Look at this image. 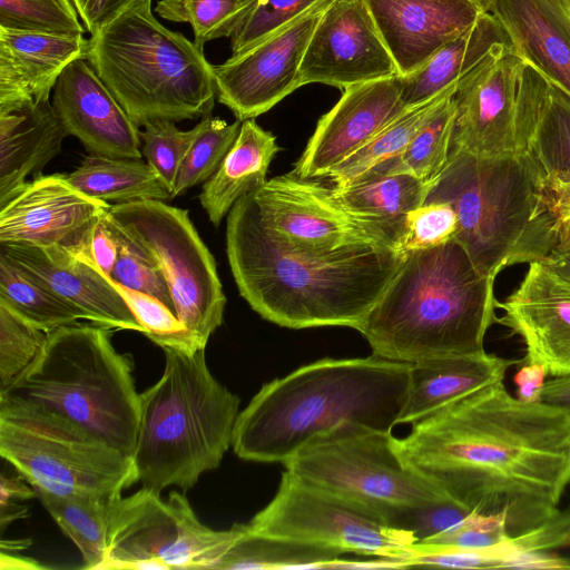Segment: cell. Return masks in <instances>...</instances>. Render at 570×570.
<instances>
[{
	"mask_svg": "<svg viewBox=\"0 0 570 570\" xmlns=\"http://www.w3.org/2000/svg\"><path fill=\"white\" fill-rule=\"evenodd\" d=\"M1 527L4 528L7 522L12 519L19 518L23 513L20 510H26L24 507L16 504L17 500H26L36 497V491L31 487H27L18 478L1 476Z\"/></svg>",
	"mask_w": 570,
	"mask_h": 570,
	"instance_id": "cell-55",
	"label": "cell"
},
{
	"mask_svg": "<svg viewBox=\"0 0 570 570\" xmlns=\"http://www.w3.org/2000/svg\"><path fill=\"white\" fill-rule=\"evenodd\" d=\"M399 76L364 0H333L304 52L298 82L350 86Z\"/></svg>",
	"mask_w": 570,
	"mask_h": 570,
	"instance_id": "cell-17",
	"label": "cell"
},
{
	"mask_svg": "<svg viewBox=\"0 0 570 570\" xmlns=\"http://www.w3.org/2000/svg\"><path fill=\"white\" fill-rule=\"evenodd\" d=\"M327 1L330 0H256L230 37L232 56L272 37Z\"/></svg>",
	"mask_w": 570,
	"mask_h": 570,
	"instance_id": "cell-43",
	"label": "cell"
},
{
	"mask_svg": "<svg viewBox=\"0 0 570 570\" xmlns=\"http://www.w3.org/2000/svg\"><path fill=\"white\" fill-rule=\"evenodd\" d=\"M497 322L521 337L525 363L542 365L552 377L570 376V275L547 261L528 271L502 302Z\"/></svg>",
	"mask_w": 570,
	"mask_h": 570,
	"instance_id": "cell-19",
	"label": "cell"
},
{
	"mask_svg": "<svg viewBox=\"0 0 570 570\" xmlns=\"http://www.w3.org/2000/svg\"><path fill=\"white\" fill-rule=\"evenodd\" d=\"M0 454L35 489L114 501L138 481L134 459L37 404L0 396Z\"/></svg>",
	"mask_w": 570,
	"mask_h": 570,
	"instance_id": "cell-9",
	"label": "cell"
},
{
	"mask_svg": "<svg viewBox=\"0 0 570 570\" xmlns=\"http://www.w3.org/2000/svg\"><path fill=\"white\" fill-rule=\"evenodd\" d=\"M36 497L50 513L58 527L77 546L81 553L82 567L100 570L107 548L110 504L94 497L56 495L35 490Z\"/></svg>",
	"mask_w": 570,
	"mask_h": 570,
	"instance_id": "cell-34",
	"label": "cell"
},
{
	"mask_svg": "<svg viewBox=\"0 0 570 570\" xmlns=\"http://www.w3.org/2000/svg\"><path fill=\"white\" fill-rule=\"evenodd\" d=\"M475 512L456 500H449L433 505L400 512L394 525L411 531L422 541L441 534L465 521Z\"/></svg>",
	"mask_w": 570,
	"mask_h": 570,
	"instance_id": "cell-48",
	"label": "cell"
},
{
	"mask_svg": "<svg viewBox=\"0 0 570 570\" xmlns=\"http://www.w3.org/2000/svg\"><path fill=\"white\" fill-rule=\"evenodd\" d=\"M330 0L246 51L213 65L217 99L236 119H254L299 88V67Z\"/></svg>",
	"mask_w": 570,
	"mask_h": 570,
	"instance_id": "cell-16",
	"label": "cell"
},
{
	"mask_svg": "<svg viewBox=\"0 0 570 570\" xmlns=\"http://www.w3.org/2000/svg\"><path fill=\"white\" fill-rule=\"evenodd\" d=\"M197 135L177 175L171 199L207 181L235 142L242 121L232 124L207 114L202 117Z\"/></svg>",
	"mask_w": 570,
	"mask_h": 570,
	"instance_id": "cell-39",
	"label": "cell"
},
{
	"mask_svg": "<svg viewBox=\"0 0 570 570\" xmlns=\"http://www.w3.org/2000/svg\"><path fill=\"white\" fill-rule=\"evenodd\" d=\"M548 375L547 370L542 365L525 363L514 376L517 397L520 401L530 403L542 401L543 387Z\"/></svg>",
	"mask_w": 570,
	"mask_h": 570,
	"instance_id": "cell-56",
	"label": "cell"
},
{
	"mask_svg": "<svg viewBox=\"0 0 570 570\" xmlns=\"http://www.w3.org/2000/svg\"><path fill=\"white\" fill-rule=\"evenodd\" d=\"M510 538L502 518L473 513L461 524L415 544L423 548L501 550Z\"/></svg>",
	"mask_w": 570,
	"mask_h": 570,
	"instance_id": "cell-47",
	"label": "cell"
},
{
	"mask_svg": "<svg viewBox=\"0 0 570 570\" xmlns=\"http://www.w3.org/2000/svg\"><path fill=\"white\" fill-rule=\"evenodd\" d=\"M106 277L124 297L144 328L142 334L149 340L163 348H176L185 352L198 351L184 324L160 301L147 294L127 288L107 275Z\"/></svg>",
	"mask_w": 570,
	"mask_h": 570,
	"instance_id": "cell-45",
	"label": "cell"
},
{
	"mask_svg": "<svg viewBox=\"0 0 570 570\" xmlns=\"http://www.w3.org/2000/svg\"><path fill=\"white\" fill-rule=\"evenodd\" d=\"M410 366L375 355L302 366L263 385L239 412L233 450L243 460L284 464L345 425L392 432L407 399Z\"/></svg>",
	"mask_w": 570,
	"mask_h": 570,
	"instance_id": "cell-3",
	"label": "cell"
},
{
	"mask_svg": "<svg viewBox=\"0 0 570 570\" xmlns=\"http://www.w3.org/2000/svg\"><path fill=\"white\" fill-rule=\"evenodd\" d=\"M88 51L83 36L0 28V109L49 100L62 71Z\"/></svg>",
	"mask_w": 570,
	"mask_h": 570,
	"instance_id": "cell-24",
	"label": "cell"
},
{
	"mask_svg": "<svg viewBox=\"0 0 570 570\" xmlns=\"http://www.w3.org/2000/svg\"><path fill=\"white\" fill-rule=\"evenodd\" d=\"M456 85L458 82L433 98L404 110L357 151L315 180L330 188H344L358 181L377 166L400 156L419 130L454 92Z\"/></svg>",
	"mask_w": 570,
	"mask_h": 570,
	"instance_id": "cell-32",
	"label": "cell"
},
{
	"mask_svg": "<svg viewBox=\"0 0 570 570\" xmlns=\"http://www.w3.org/2000/svg\"><path fill=\"white\" fill-rule=\"evenodd\" d=\"M278 151L271 131L254 119L242 121L235 142L214 175L203 184L198 197L215 227L238 199L265 184L268 167Z\"/></svg>",
	"mask_w": 570,
	"mask_h": 570,
	"instance_id": "cell-29",
	"label": "cell"
},
{
	"mask_svg": "<svg viewBox=\"0 0 570 570\" xmlns=\"http://www.w3.org/2000/svg\"><path fill=\"white\" fill-rule=\"evenodd\" d=\"M541 177L529 153L485 158L451 148L425 202L454 207V239L495 279L504 268L542 261L558 248L559 220L543 200Z\"/></svg>",
	"mask_w": 570,
	"mask_h": 570,
	"instance_id": "cell-5",
	"label": "cell"
},
{
	"mask_svg": "<svg viewBox=\"0 0 570 570\" xmlns=\"http://www.w3.org/2000/svg\"><path fill=\"white\" fill-rule=\"evenodd\" d=\"M459 219L454 207L444 200H428L407 219L400 253L432 248L454 239Z\"/></svg>",
	"mask_w": 570,
	"mask_h": 570,
	"instance_id": "cell-46",
	"label": "cell"
},
{
	"mask_svg": "<svg viewBox=\"0 0 570 570\" xmlns=\"http://www.w3.org/2000/svg\"><path fill=\"white\" fill-rule=\"evenodd\" d=\"M342 553L331 548L259 534L243 524L239 537L212 569H331Z\"/></svg>",
	"mask_w": 570,
	"mask_h": 570,
	"instance_id": "cell-33",
	"label": "cell"
},
{
	"mask_svg": "<svg viewBox=\"0 0 570 570\" xmlns=\"http://www.w3.org/2000/svg\"><path fill=\"white\" fill-rule=\"evenodd\" d=\"M90 255L98 268L110 276L118 257V244L108 226L106 215L95 228L90 244Z\"/></svg>",
	"mask_w": 570,
	"mask_h": 570,
	"instance_id": "cell-52",
	"label": "cell"
},
{
	"mask_svg": "<svg viewBox=\"0 0 570 570\" xmlns=\"http://www.w3.org/2000/svg\"><path fill=\"white\" fill-rule=\"evenodd\" d=\"M407 463L511 537L537 528L570 485V409L523 402L503 382L413 423L399 440Z\"/></svg>",
	"mask_w": 570,
	"mask_h": 570,
	"instance_id": "cell-1",
	"label": "cell"
},
{
	"mask_svg": "<svg viewBox=\"0 0 570 570\" xmlns=\"http://www.w3.org/2000/svg\"><path fill=\"white\" fill-rule=\"evenodd\" d=\"M570 218V217H569Z\"/></svg>",
	"mask_w": 570,
	"mask_h": 570,
	"instance_id": "cell-62",
	"label": "cell"
},
{
	"mask_svg": "<svg viewBox=\"0 0 570 570\" xmlns=\"http://www.w3.org/2000/svg\"><path fill=\"white\" fill-rule=\"evenodd\" d=\"M52 105L68 136L89 154L141 158L139 127L86 59L72 61L59 76Z\"/></svg>",
	"mask_w": 570,
	"mask_h": 570,
	"instance_id": "cell-21",
	"label": "cell"
},
{
	"mask_svg": "<svg viewBox=\"0 0 570 570\" xmlns=\"http://www.w3.org/2000/svg\"><path fill=\"white\" fill-rule=\"evenodd\" d=\"M504 45L511 46L502 26L490 12H482L466 31L441 47L417 70L402 77V104L410 108L433 98Z\"/></svg>",
	"mask_w": 570,
	"mask_h": 570,
	"instance_id": "cell-30",
	"label": "cell"
},
{
	"mask_svg": "<svg viewBox=\"0 0 570 570\" xmlns=\"http://www.w3.org/2000/svg\"><path fill=\"white\" fill-rule=\"evenodd\" d=\"M256 0H160L156 13L174 22H187L194 43L203 46L222 37H232Z\"/></svg>",
	"mask_w": 570,
	"mask_h": 570,
	"instance_id": "cell-38",
	"label": "cell"
},
{
	"mask_svg": "<svg viewBox=\"0 0 570 570\" xmlns=\"http://www.w3.org/2000/svg\"><path fill=\"white\" fill-rule=\"evenodd\" d=\"M242 530L243 524L213 530L183 493L173 491L164 501L160 492L142 487L111 502L100 570L212 569Z\"/></svg>",
	"mask_w": 570,
	"mask_h": 570,
	"instance_id": "cell-11",
	"label": "cell"
},
{
	"mask_svg": "<svg viewBox=\"0 0 570 570\" xmlns=\"http://www.w3.org/2000/svg\"><path fill=\"white\" fill-rule=\"evenodd\" d=\"M82 24L90 35L97 33L120 14L144 0H71Z\"/></svg>",
	"mask_w": 570,
	"mask_h": 570,
	"instance_id": "cell-51",
	"label": "cell"
},
{
	"mask_svg": "<svg viewBox=\"0 0 570 570\" xmlns=\"http://www.w3.org/2000/svg\"><path fill=\"white\" fill-rule=\"evenodd\" d=\"M480 7L483 11H488L492 0H468Z\"/></svg>",
	"mask_w": 570,
	"mask_h": 570,
	"instance_id": "cell-61",
	"label": "cell"
},
{
	"mask_svg": "<svg viewBox=\"0 0 570 570\" xmlns=\"http://www.w3.org/2000/svg\"><path fill=\"white\" fill-rule=\"evenodd\" d=\"M501 568L517 569H570V558L557 557L542 551L500 550Z\"/></svg>",
	"mask_w": 570,
	"mask_h": 570,
	"instance_id": "cell-53",
	"label": "cell"
},
{
	"mask_svg": "<svg viewBox=\"0 0 570 570\" xmlns=\"http://www.w3.org/2000/svg\"><path fill=\"white\" fill-rule=\"evenodd\" d=\"M327 189L350 216L400 253L409 216L425 202L430 187L411 175L390 174Z\"/></svg>",
	"mask_w": 570,
	"mask_h": 570,
	"instance_id": "cell-28",
	"label": "cell"
},
{
	"mask_svg": "<svg viewBox=\"0 0 570 570\" xmlns=\"http://www.w3.org/2000/svg\"><path fill=\"white\" fill-rule=\"evenodd\" d=\"M108 215L157 262L178 320L198 350L222 325L226 296L214 256L187 209L146 199L111 205Z\"/></svg>",
	"mask_w": 570,
	"mask_h": 570,
	"instance_id": "cell-12",
	"label": "cell"
},
{
	"mask_svg": "<svg viewBox=\"0 0 570 570\" xmlns=\"http://www.w3.org/2000/svg\"><path fill=\"white\" fill-rule=\"evenodd\" d=\"M163 350L161 377L140 393L132 459L142 487L187 491L219 466L233 443L240 400L213 376L205 350Z\"/></svg>",
	"mask_w": 570,
	"mask_h": 570,
	"instance_id": "cell-6",
	"label": "cell"
},
{
	"mask_svg": "<svg viewBox=\"0 0 570 570\" xmlns=\"http://www.w3.org/2000/svg\"><path fill=\"white\" fill-rule=\"evenodd\" d=\"M529 154L543 176L570 177V99L547 79Z\"/></svg>",
	"mask_w": 570,
	"mask_h": 570,
	"instance_id": "cell-37",
	"label": "cell"
},
{
	"mask_svg": "<svg viewBox=\"0 0 570 570\" xmlns=\"http://www.w3.org/2000/svg\"><path fill=\"white\" fill-rule=\"evenodd\" d=\"M106 220L118 244V257L108 277L127 288L157 298L177 316L170 288L155 258L108 213Z\"/></svg>",
	"mask_w": 570,
	"mask_h": 570,
	"instance_id": "cell-41",
	"label": "cell"
},
{
	"mask_svg": "<svg viewBox=\"0 0 570 570\" xmlns=\"http://www.w3.org/2000/svg\"><path fill=\"white\" fill-rule=\"evenodd\" d=\"M407 567L430 566L458 569L501 568L500 550H473L455 548H423L414 544L406 560Z\"/></svg>",
	"mask_w": 570,
	"mask_h": 570,
	"instance_id": "cell-49",
	"label": "cell"
},
{
	"mask_svg": "<svg viewBox=\"0 0 570 570\" xmlns=\"http://www.w3.org/2000/svg\"><path fill=\"white\" fill-rule=\"evenodd\" d=\"M110 206L62 174L40 175L0 208V245L57 247L91 258L95 228Z\"/></svg>",
	"mask_w": 570,
	"mask_h": 570,
	"instance_id": "cell-15",
	"label": "cell"
},
{
	"mask_svg": "<svg viewBox=\"0 0 570 570\" xmlns=\"http://www.w3.org/2000/svg\"><path fill=\"white\" fill-rule=\"evenodd\" d=\"M570 547V505L558 509L548 520L524 533L511 537L501 550L542 551Z\"/></svg>",
	"mask_w": 570,
	"mask_h": 570,
	"instance_id": "cell-50",
	"label": "cell"
},
{
	"mask_svg": "<svg viewBox=\"0 0 570 570\" xmlns=\"http://www.w3.org/2000/svg\"><path fill=\"white\" fill-rule=\"evenodd\" d=\"M48 333L0 301V394L7 392L37 361Z\"/></svg>",
	"mask_w": 570,
	"mask_h": 570,
	"instance_id": "cell-40",
	"label": "cell"
},
{
	"mask_svg": "<svg viewBox=\"0 0 570 570\" xmlns=\"http://www.w3.org/2000/svg\"><path fill=\"white\" fill-rule=\"evenodd\" d=\"M0 396L37 404L134 455L140 394L105 326L76 322L48 333L33 365Z\"/></svg>",
	"mask_w": 570,
	"mask_h": 570,
	"instance_id": "cell-8",
	"label": "cell"
},
{
	"mask_svg": "<svg viewBox=\"0 0 570 570\" xmlns=\"http://www.w3.org/2000/svg\"><path fill=\"white\" fill-rule=\"evenodd\" d=\"M493 285L455 239L409 250L355 330L373 355L396 362L482 352L497 322Z\"/></svg>",
	"mask_w": 570,
	"mask_h": 570,
	"instance_id": "cell-4",
	"label": "cell"
},
{
	"mask_svg": "<svg viewBox=\"0 0 570 570\" xmlns=\"http://www.w3.org/2000/svg\"><path fill=\"white\" fill-rule=\"evenodd\" d=\"M26 274L77 309L83 320L109 330L144 328L119 292L91 258L57 247L0 245Z\"/></svg>",
	"mask_w": 570,
	"mask_h": 570,
	"instance_id": "cell-22",
	"label": "cell"
},
{
	"mask_svg": "<svg viewBox=\"0 0 570 570\" xmlns=\"http://www.w3.org/2000/svg\"><path fill=\"white\" fill-rule=\"evenodd\" d=\"M264 223L294 246L332 249L352 244H384L350 216L315 179L293 171L266 180L250 193Z\"/></svg>",
	"mask_w": 570,
	"mask_h": 570,
	"instance_id": "cell-18",
	"label": "cell"
},
{
	"mask_svg": "<svg viewBox=\"0 0 570 570\" xmlns=\"http://www.w3.org/2000/svg\"><path fill=\"white\" fill-rule=\"evenodd\" d=\"M544 261L558 271L570 275V252L554 250Z\"/></svg>",
	"mask_w": 570,
	"mask_h": 570,
	"instance_id": "cell-59",
	"label": "cell"
},
{
	"mask_svg": "<svg viewBox=\"0 0 570 570\" xmlns=\"http://www.w3.org/2000/svg\"><path fill=\"white\" fill-rule=\"evenodd\" d=\"M302 480L395 517L453 499L405 461L392 432L345 425L316 438L284 463Z\"/></svg>",
	"mask_w": 570,
	"mask_h": 570,
	"instance_id": "cell-10",
	"label": "cell"
},
{
	"mask_svg": "<svg viewBox=\"0 0 570 570\" xmlns=\"http://www.w3.org/2000/svg\"><path fill=\"white\" fill-rule=\"evenodd\" d=\"M399 76L417 70L483 11L468 0H364Z\"/></svg>",
	"mask_w": 570,
	"mask_h": 570,
	"instance_id": "cell-23",
	"label": "cell"
},
{
	"mask_svg": "<svg viewBox=\"0 0 570 570\" xmlns=\"http://www.w3.org/2000/svg\"><path fill=\"white\" fill-rule=\"evenodd\" d=\"M0 28L83 36L71 0H0Z\"/></svg>",
	"mask_w": 570,
	"mask_h": 570,
	"instance_id": "cell-42",
	"label": "cell"
},
{
	"mask_svg": "<svg viewBox=\"0 0 570 570\" xmlns=\"http://www.w3.org/2000/svg\"><path fill=\"white\" fill-rule=\"evenodd\" d=\"M513 50L570 99V0H492Z\"/></svg>",
	"mask_w": 570,
	"mask_h": 570,
	"instance_id": "cell-25",
	"label": "cell"
},
{
	"mask_svg": "<svg viewBox=\"0 0 570 570\" xmlns=\"http://www.w3.org/2000/svg\"><path fill=\"white\" fill-rule=\"evenodd\" d=\"M68 136L49 100L0 109V208L28 184L62 148Z\"/></svg>",
	"mask_w": 570,
	"mask_h": 570,
	"instance_id": "cell-26",
	"label": "cell"
},
{
	"mask_svg": "<svg viewBox=\"0 0 570 570\" xmlns=\"http://www.w3.org/2000/svg\"><path fill=\"white\" fill-rule=\"evenodd\" d=\"M144 128L140 131L141 154L171 199L178 171L197 135L198 125L189 130H180L174 121L157 120L146 124Z\"/></svg>",
	"mask_w": 570,
	"mask_h": 570,
	"instance_id": "cell-44",
	"label": "cell"
},
{
	"mask_svg": "<svg viewBox=\"0 0 570 570\" xmlns=\"http://www.w3.org/2000/svg\"><path fill=\"white\" fill-rule=\"evenodd\" d=\"M544 80L511 46L495 48L458 81L451 148L485 158L528 154Z\"/></svg>",
	"mask_w": 570,
	"mask_h": 570,
	"instance_id": "cell-13",
	"label": "cell"
},
{
	"mask_svg": "<svg viewBox=\"0 0 570 570\" xmlns=\"http://www.w3.org/2000/svg\"><path fill=\"white\" fill-rule=\"evenodd\" d=\"M138 126L212 114L213 65L183 33L163 26L144 0L89 38L86 59Z\"/></svg>",
	"mask_w": 570,
	"mask_h": 570,
	"instance_id": "cell-7",
	"label": "cell"
},
{
	"mask_svg": "<svg viewBox=\"0 0 570 570\" xmlns=\"http://www.w3.org/2000/svg\"><path fill=\"white\" fill-rule=\"evenodd\" d=\"M542 401L570 409V376H559L547 380Z\"/></svg>",
	"mask_w": 570,
	"mask_h": 570,
	"instance_id": "cell-57",
	"label": "cell"
},
{
	"mask_svg": "<svg viewBox=\"0 0 570 570\" xmlns=\"http://www.w3.org/2000/svg\"><path fill=\"white\" fill-rule=\"evenodd\" d=\"M556 250L570 252V218L559 223V245Z\"/></svg>",
	"mask_w": 570,
	"mask_h": 570,
	"instance_id": "cell-60",
	"label": "cell"
},
{
	"mask_svg": "<svg viewBox=\"0 0 570 570\" xmlns=\"http://www.w3.org/2000/svg\"><path fill=\"white\" fill-rule=\"evenodd\" d=\"M541 193L551 214L560 222L570 217V177H541Z\"/></svg>",
	"mask_w": 570,
	"mask_h": 570,
	"instance_id": "cell-54",
	"label": "cell"
},
{
	"mask_svg": "<svg viewBox=\"0 0 570 570\" xmlns=\"http://www.w3.org/2000/svg\"><path fill=\"white\" fill-rule=\"evenodd\" d=\"M46 567L41 566L38 561L21 556H13L7 551L1 550L0 554V569L1 570H40Z\"/></svg>",
	"mask_w": 570,
	"mask_h": 570,
	"instance_id": "cell-58",
	"label": "cell"
},
{
	"mask_svg": "<svg viewBox=\"0 0 570 570\" xmlns=\"http://www.w3.org/2000/svg\"><path fill=\"white\" fill-rule=\"evenodd\" d=\"M453 94L419 130L400 156L372 169L362 179L372 176L406 174L431 187L445 168L451 151L455 117Z\"/></svg>",
	"mask_w": 570,
	"mask_h": 570,
	"instance_id": "cell-35",
	"label": "cell"
},
{
	"mask_svg": "<svg viewBox=\"0 0 570 570\" xmlns=\"http://www.w3.org/2000/svg\"><path fill=\"white\" fill-rule=\"evenodd\" d=\"M256 533L376 558L412 554L416 537L382 512L315 487L286 470L273 500L248 523ZM407 564V563H406Z\"/></svg>",
	"mask_w": 570,
	"mask_h": 570,
	"instance_id": "cell-14",
	"label": "cell"
},
{
	"mask_svg": "<svg viewBox=\"0 0 570 570\" xmlns=\"http://www.w3.org/2000/svg\"><path fill=\"white\" fill-rule=\"evenodd\" d=\"M519 361L485 351L411 363L407 399L399 420L415 423L488 385L503 382Z\"/></svg>",
	"mask_w": 570,
	"mask_h": 570,
	"instance_id": "cell-27",
	"label": "cell"
},
{
	"mask_svg": "<svg viewBox=\"0 0 570 570\" xmlns=\"http://www.w3.org/2000/svg\"><path fill=\"white\" fill-rule=\"evenodd\" d=\"M65 176L85 195L106 203L170 199L164 184L141 158L89 154L73 171Z\"/></svg>",
	"mask_w": 570,
	"mask_h": 570,
	"instance_id": "cell-31",
	"label": "cell"
},
{
	"mask_svg": "<svg viewBox=\"0 0 570 570\" xmlns=\"http://www.w3.org/2000/svg\"><path fill=\"white\" fill-rule=\"evenodd\" d=\"M402 77L393 76L343 89L340 100L324 114L293 173L317 179L357 151L407 108L401 100Z\"/></svg>",
	"mask_w": 570,
	"mask_h": 570,
	"instance_id": "cell-20",
	"label": "cell"
},
{
	"mask_svg": "<svg viewBox=\"0 0 570 570\" xmlns=\"http://www.w3.org/2000/svg\"><path fill=\"white\" fill-rule=\"evenodd\" d=\"M226 253L242 297L288 328H356L381 298L403 254L384 244L294 246L262 219L249 194L227 215Z\"/></svg>",
	"mask_w": 570,
	"mask_h": 570,
	"instance_id": "cell-2",
	"label": "cell"
},
{
	"mask_svg": "<svg viewBox=\"0 0 570 570\" xmlns=\"http://www.w3.org/2000/svg\"><path fill=\"white\" fill-rule=\"evenodd\" d=\"M0 301L47 333L82 318L77 309L37 283L2 252Z\"/></svg>",
	"mask_w": 570,
	"mask_h": 570,
	"instance_id": "cell-36",
	"label": "cell"
}]
</instances>
